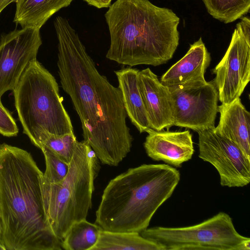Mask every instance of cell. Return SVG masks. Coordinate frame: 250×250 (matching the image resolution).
<instances>
[{"mask_svg": "<svg viewBox=\"0 0 250 250\" xmlns=\"http://www.w3.org/2000/svg\"><path fill=\"white\" fill-rule=\"evenodd\" d=\"M19 129L11 114L0 101V134L6 137L16 136Z\"/></svg>", "mask_w": 250, "mask_h": 250, "instance_id": "603a6c76", "label": "cell"}, {"mask_svg": "<svg viewBox=\"0 0 250 250\" xmlns=\"http://www.w3.org/2000/svg\"><path fill=\"white\" fill-rule=\"evenodd\" d=\"M146 132L144 146L152 159L179 167L191 159L194 150L189 130L157 131L150 128Z\"/></svg>", "mask_w": 250, "mask_h": 250, "instance_id": "4fadbf2b", "label": "cell"}, {"mask_svg": "<svg viewBox=\"0 0 250 250\" xmlns=\"http://www.w3.org/2000/svg\"><path fill=\"white\" fill-rule=\"evenodd\" d=\"M74 0H18L14 21L23 28L39 29L55 13Z\"/></svg>", "mask_w": 250, "mask_h": 250, "instance_id": "e0dca14e", "label": "cell"}, {"mask_svg": "<svg viewBox=\"0 0 250 250\" xmlns=\"http://www.w3.org/2000/svg\"><path fill=\"white\" fill-rule=\"evenodd\" d=\"M165 250L161 245L136 232H115L102 229L91 250Z\"/></svg>", "mask_w": 250, "mask_h": 250, "instance_id": "ac0fdd59", "label": "cell"}, {"mask_svg": "<svg viewBox=\"0 0 250 250\" xmlns=\"http://www.w3.org/2000/svg\"><path fill=\"white\" fill-rule=\"evenodd\" d=\"M54 25L60 82L80 118L84 141L103 164L117 166L133 141L121 92L98 71L66 18L58 16Z\"/></svg>", "mask_w": 250, "mask_h": 250, "instance_id": "6da1fadb", "label": "cell"}, {"mask_svg": "<svg viewBox=\"0 0 250 250\" xmlns=\"http://www.w3.org/2000/svg\"><path fill=\"white\" fill-rule=\"evenodd\" d=\"M2 234V228H1V221L0 219V239L1 240V236Z\"/></svg>", "mask_w": 250, "mask_h": 250, "instance_id": "83f0119b", "label": "cell"}, {"mask_svg": "<svg viewBox=\"0 0 250 250\" xmlns=\"http://www.w3.org/2000/svg\"><path fill=\"white\" fill-rule=\"evenodd\" d=\"M140 233L165 250L250 249V238L240 234L230 216L224 212L193 226L147 228Z\"/></svg>", "mask_w": 250, "mask_h": 250, "instance_id": "52a82bcc", "label": "cell"}, {"mask_svg": "<svg viewBox=\"0 0 250 250\" xmlns=\"http://www.w3.org/2000/svg\"><path fill=\"white\" fill-rule=\"evenodd\" d=\"M242 31L245 38L250 41V19L248 16H244L241 18V21L236 24Z\"/></svg>", "mask_w": 250, "mask_h": 250, "instance_id": "cb8c5ba5", "label": "cell"}, {"mask_svg": "<svg viewBox=\"0 0 250 250\" xmlns=\"http://www.w3.org/2000/svg\"><path fill=\"white\" fill-rule=\"evenodd\" d=\"M0 250H5V247L0 239Z\"/></svg>", "mask_w": 250, "mask_h": 250, "instance_id": "4316f807", "label": "cell"}, {"mask_svg": "<svg viewBox=\"0 0 250 250\" xmlns=\"http://www.w3.org/2000/svg\"><path fill=\"white\" fill-rule=\"evenodd\" d=\"M43 173L31 154L0 145L1 240L5 250H61L44 207Z\"/></svg>", "mask_w": 250, "mask_h": 250, "instance_id": "7a4b0ae2", "label": "cell"}, {"mask_svg": "<svg viewBox=\"0 0 250 250\" xmlns=\"http://www.w3.org/2000/svg\"><path fill=\"white\" fill-rule=\"evenodd\" d=\"M222 104L240 98L250 80V41L236 26L224 56L212 70Z\"/></svg>", "mask_w": 250, "mask_h": 250, "instance_id": "30bf717a", "label": "cell"}, {"mask_svg": "<svg viewBox=\"0 0 250 250\" xmlns=\"http://www.w3.org/2000/svg\"><path fill=\"white\" fill-rule=\"evenodd\" d=\"M102 229L86 219L74 223L62 240V249L91 250L97 243Z\"/></svg>", "mask_w": 250, "mask_h": 250, "instance_id": "d6986e66", "label": "cell"}, {"mask_svg": "<svg viewBox=\"0 0 250 250\" xmlns=\"http://www.w3.org/2000/svg\"><path fill=\"white\" fill-rule=\"evenodd\" d=\"M39 29L23 28L1 36L0 41V101L13 90L29 62L37 59L42 43Z\"/></svg>", "mask_w": 250, "mask_h": 250, "instance_id": "8fae6325", "label": "cell"}, {"mask_svg": "<svg viewBox=\"0 0 250 250\" xmlns=\"http://www.w3.org/2000/svg\"><path fill=\"white\" fill-rule=\"evenodd\" d=\"M23 132L40 148L49 135L74 133L54 77L37 59L30 62L12 90Z\"/></svg>", "mask_w": 250, "mask_h": 250, "instance_id": "5b68a950", "label": "cell"}, {"mask_svg": "<svg viewBox=\"0 0 250 250\" xmlns=\"http://www.w3.org/2000/svg\"><path fill=\"white\" fill-rule=\"evenodd\" d=\"M140 90L151 128L160 131L173 126V106L168 87L149 68L139 71Z\"/></svg>", "mask_w": 250, "mask_h": 250, "instance_id": "7c38bea8", "label": "cell"}, {"mask_svg": "<svg viewBox=\"0 0 250 250\" xmlns=\"http://www.w3.org/2000/svg\"><path fill=\"white\" fill-rule=\"evenodd\" d=\"M210 62V54L200 38L190 45L182 58L162 76L160 81L171 86L190 81L204 80L205 73Z\"/></svg>", "mask_w": 250, "mask_h": 250, "instance_id": "9a60e30c", "label": "cell"}, {"mask_svg": "<svg viewBox=\"0 0 250 250\" xmlns=\"http://www.w3.org/2000/svg\"><path fill=\"white\" fill-rule=\"evenodd\" d=\"M208 13L225 23L232 22L247 14L250 0H203Z\"/></svg>", "mask_w": 250, "mask_h": 250, "instance_id": "ffe728a7", "label": "cell"}, {"mask_svg": "<svg viewBox=\"0 0 250 250\" xmlns=\"http://www.w3.org/2000/svg\"><path fill=\"white\" fill-rule=\"evenodd\" d=\"M104 16L110 38L108 59L130 67L156 66L172 58L180 18L172 10L149 0H116Z\"/></svg>", "mask_w": 250, "mask_h": 250, "instance_id": "3957f363", "label": "cell"}, {"mask_svg": "<svg viewBox=\"0 0 250 250\" xmlns=\"http://www.w3.org/2000/svg\"><path fill=\"white\" fill-rule=\"evenodd\" d=\"M40 149L43 154L45 161L43 180L50 183L61 182L67 173L69 164L46 146H42Z\"/></svg>", "mask_w": 250, "mask_h": 250, "instance_id": "44dd1931", "label": "cell"}, {"mask_svg": "<svg viewBox=\"0 0 250 250\" xmlns=\"http://www.w3.org/2000/svg\"><path fill=\"white\" fill-rule=\"evenodd\" d=\"M219 123L215 131L234 143L250 160V113L240 98L218 106Z\"/></svg>", "mask_w": 250, "mask_h": 250, "instance_id": "5bb4252c", "label": "cell"}, {"mask_svg": "<svg viewBox=\"0 0 250 250\" xmlns=\"http://www.w3.org/2000/svg\"><path fill=\"white\" fill-rule=\"evenodd\" d=\"M199 157L211 164L222 186L243 187L250 182V160L231 141L214 127L198 132Z\"/></svg>", "mask_w": 250, "mask_h": 250, "instance_id": "9c48e42d", "label": "cell"}, {"mask_svg": "<svg viewBox=\"0 0 250 250\" xmlns=\"http://www.w3.org/2000/svg\"><path fill=\"white\" fill-rule=\"evenodd\" d=\"M89 5L97 8H108L111 5L112 0H83Z\"/></svg>", "mask_w": 250, "mask_h": 250, "instance_id": "d4e9b609", "label": "cell"}, {"mask_svg": "<svg viewBox=\"0 0 250 250\" xmlns=\"http://www.w3.org/2000/svg\"><path fill=\"white\" fill-rule=\"evenodd\" d=\"M139 71L137 69L128 67L115 73L127 116L140 133H143L151 128L140 90Z\"/></svg>", "mask_w": 250, "mask_h": 250, "instance_id": "2e32d148", "label": "cell"}, {"mask_svg": "<svg viewBox=\"0 0 250 250\" xmlns=\"http://www.w3.org/2000/svg\"><path fill=\"white\" fill-rule=\"evenodd\" d=\"M99 161L89 145L78 141L67 173L60 182L42 181L44 209L56 237L62 240L75 222L86 219L92 208L94 181Z\"/></svg>", "mask_w": 250, "mask_h": 250, "instance_id": "8992f818", "label": "cell"}, {"mask_svg": "<svg viewBox=\"0 0 250 250\" xmlns=\"http://www.w3.org/2000/svg\"><path fill=\"white\" fill-rule=\"evenodd\" d=\"M168 87L172 100L173 125L197 133L215 127L219 97L213 81L197 80Z\"/></svg>", "mask_w": 250, "mask_h": 250, "instance_id": "ba28073f", "label": "cell"}, {"mask_svg": "<svg viewBox=\"0 0 250 250\" xmlns=\"http://www.w3.org/2000/svg\"><path fill=\"white\" fill-rule=\"evenodd\" d=\"M78 141L74 133L59 136L49 135L42 143V146L49 148L63 161L69 164Z\"/></svg>", "mask_w": 250, "mask_h": 250, "instance_id": "7402d4cb", "label": "cell"}, {"mask_svg": "<svg viewBox=\"0 0 250 250\" xmlns=\"http://www.w3.org/2000/svg\"><path fill=\"white\" fill-rule=\"evenodd\" d=\"M180 180L179 171L167 164L129 168L105 188L96 212V224L104 230L140 233L148 228Z\"/></svg>", "mask_w": 250, "mask_h": 250, "instance_id": "277c9868", "label": "cell"}, {"mask_svg": "<svg viewBox=\"0 0 250 250\" xmlns=\"http://www.w3.org/2000/svg\"><path fill=\"white\" fill-rule=\"evenodd\" d=\"M18 0H0V13L9 4L16 2Z\"/></svg>", "mask_w": 250, "mask_h": 250, "instance_id": "484cf974", "label": "cell"}]
</instances>
